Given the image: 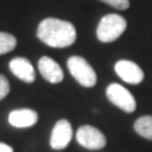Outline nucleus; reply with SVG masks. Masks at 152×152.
<instances>
[{
	"label": "nucleus",
	"mask_w": 152,
	"mask_h": 152,
	"mask_svg": "<svg viewBox=\"0 0 152 152\" xmlns=\"http://www.w3.org/2000/svg\"><path fill=\"white\" fill-rule=\"evenodd\" d=\"M39 41L54 48H66L76 41V30L73 24L59 18H45L37 28Z\"/></svg>",
	"instance_id": "f257e3e1"
},
{
	"label": "nucleus",
	"mask_w": 152,
	"mask_h": 152,
	"mask_svg": "<svg viewBox=\"0 0 152 152\" xmlns=\"http://www.w3.org/2000/svg\"><path fill=\"white\" fill-rule=\"evenodd\" d=\"M127 28V21L120 14H107L104 16L97 26V39L100 42H113L123 35Z\"/></svg>",
	"instance_id": "f03ea898"
},
{
	"label": "nucleus",
	"mask_w": 152,
	"mask_h": 152,
	"mask_svg": "<svg viewBox=\"0 0 152 152\" xmlns=\"http://www.w3.org/2000/svg\"><path fill=\"white\" fill-rule=\"evenodd\" d=\"M68 69L71 75L76 79L77 83H80L83 87H93L97 83V75L92 65L82 56H71L68 59Z\"/></svg>",
	"instance_id": "7ed1b4c3"
},
{
	"label": "nucleus",
	"mask_w": 152,
	"mask_h": 152,
	"mask_svg": "<svg viewBox=\"0 0 152 152\" xmlns=\"http://www.w3.org/2000/svg\"><path fill=\"white\" fill-rule=\"evenodd\" d=\"M76 141L86 149L97 151L106 147L107 138L102 131L93 125H82L76 131Z\"/></svg>",
	"instance_id": "20e7f679"
},
{
	"label": "nucleus",
	"mask_w": 152,
	"mask_h": 152,
	"mask_svg": "<svg viewBox=\"0 0 152 152\" xmlns=\"http://www.w3.org/2000/svg\"><path fill=\"white\" fill-rule=\"evenodd\" d=\"M106 94H107V99L114 106H117L118 109H121L125 113H132L135 110V99L131 94V92H128L124 86L117 85V83H111L106 89Z\"/></svg>",
	"instance_id": "39448f33"
},
{
	"label": "nucleus",
	"mask_w": 152,
	"mask_h": 152,
	"mask_svg": "<svg viewBox=\"0 0 152 152\" xmlns=\"http://www.w3.org/2000/svg\"><path fill=\"white\" fill-rule=\"evenodd\" d=\"M72 125L68 120L62 118L59 121H56V124L54 125L52 128V132H51V140H49V144H51V148L52 149H64L69 145V142L72 140Z\"/></svg>",
	"instance_id": "423d86ee"
},
{
	"label": "nucleus",
	"mask_w": 152,
	"mask_h": 152,
	"mask_svg": "<svg viewBox=\"0 0 152 152\" xmlns=\"http://www.w3.org/2000/svg\"><path fill=\"white\" fill-rule=\"evenodd\" d=\"M115 73L123 79L124 82L130 85H140L144 80V72L135 62L127 59H121L114 65Z\"/></svg>",
	"instance_id": "0eeeda50"
},
{
	"label": "nucleus",
	"mask_w": 152,
	"mask_h": 152,
	"mask_svg": "<svg viewBox=\"0 0 152 152\" xmlns=\"http://www.w3.org/2000/svg\"><path fill=\"white\" fill-rule=\"evenodd\" d=\"M38 71L45 80L49 83H61L64 80V71L58 62L49 56H42L38 61Z\"/></svg>",
	"instance_id": "6e6552de"
},
{
	"label": "nucleus",
	"mask_w": 152,
	"mask_h": 152,
	"mask_svg": "<svg viewBox=\"0 0 152 152\" xmlns=\"http://www.w3.org/2000/svg\"><path fill=\"white\" fill-rule=\"evenodd\" d=\"M10 71L13 75H16L20 80H24L27 83H33L35 80V72L31 62L26 58H14L10 61Z\"/></svg>",
	"instance_id": "1a4fd4ad"
},
{
	"label": "nucleus",
	"mask_w": 152,
	"mask_h": 152,
	"mask_svg": "<svg viewBox=\"0 0 152 152\" xmlns=\"http://www.w3.org/2000/svg\"><path fill=\"white\" fill-rule=\"evenodd\" d=\"M38 121V114L31 109H18L13 110L9 114V123L17 128H27L33 127Z\"/></svg>",
	"instance_id": "9d476101"
},
{
	"label": "nucleus",
	"mask_w": 152,
	"mask_h": 152,
	"mask_svg": "<svg viewBox=\"0 0 152 152\" xmlns=\"http://www.w3.org/2000/svg\"><path fill=\"white\" fill-rule=\"evenodd\" d=\"M134 130L138 135H141L145 140L152 141V115H144L140 117L134 123Z\"/></svg>",
	"instance_id": "9b49d317"
},
{
	"label": "nucleus",
	"mask_w": 152,
	"mask_h": 152,
	"mask_svg": "<svg viewBox=\"0 0 152 152\" xmlns=\"http://www.w3.org/2000/svg\"><path fill=\"white\" fill-rule=\"evenodd\" d=\"M16 45H17V39L14 35L0 31V55H4L7 52L13 51L16 48Z\"/></svg>",
	"instance_id": "f8f14e48"
},
{
	"label": "nucleus",
	"mask_w": 152,
	"mask_h": 152,
	"mask_svg": "<svg viewBox=\"0 0 152 152\" xmlns=\"http://www.w3.org/2000/svg\"><path fill=\"white\" fill-rule=\"evenodd\" d=\"M103 3H107L109 6L117 9V10H127L130 7V0H100Z\"/></svg>",
	"instance_id": "ddd939ff"
},
{
	"label": "nucleus",
	"mask_w": 152,
	"mask_h": 152,
	"mask_svg": "<svg viewBox=\"0 0 152 152\" xmlns=\"http://www.w3.org/2000/svg\"><path fill=\"white\" fill-rule=\"evenodd\" d=\"M9 92H10V83L4 76L0 75V100H3L9 94Z\"/></svg>",
	"instance_id": "4468645a"
},
{
	"label": "nucleus",
	"mask_w": 152,
	"mask_h": 152,
	"mask_svg": "<svg viewBox=\"0 0 152 152\" xmlns=\"http://www.w3.org/2000/svg\"><path fill=\"white\" fill-rule=\"evenodd\" d=\"M0 152H13V148L4 142H0Z\"/></svg>",
	"instance_id": "2eb2a0df"
}]
</instances>
